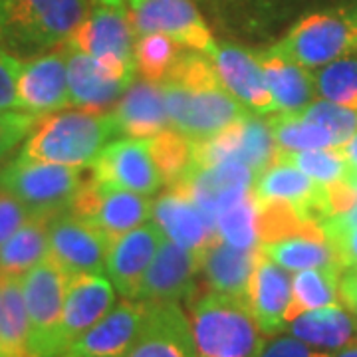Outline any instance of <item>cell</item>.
<instances>
[{
  "label": "cell",
  "instance_id": "f907efd6",
  "mask_svg": "<svg viewBox=\"0 0 357 357\" xmlns=\"http://www.w3.org/2000/svg\"><path fill=\"white\" fill-rule=\"evenodd\" d=\"M0 310H2V276H0Z\"/></svg>",
  "mask_w": 357,
  "mask_h": 357
},
{
  "label": "cell",
  "instance_id": "f1b7e54d",
  "mask_svg": "<svg viewBox=\"0 0 357 357\" xmlns=\"http://www.w3.org/2000/svg\"><path fill=\"white\" fill-rule=\"evenodd\" d=\"M266 88L272 96L274 112L278 114H300L314 102L316 82L307 68L284 60L266 52L258 58Z\"/></svg>",
  "mask_w": 357,
  "mask_h": 357
},
{
  "label": "cell",
  "instance_id": "ba28073f",
  "mask_svg": "<svg viewBox=\"0 0 357 357\" xmlns=\"http://www.w3.org/2000/svg\"><path fill=\"white\" fill-rule=\"evenodd\" d=\"M135 36L165 34L178 46L215 56L217 44L192 0H126Z\"/></svg>",
  "mask_w": 357,
  "mask_h": 357
},
{
  "label": "cell",
  "instance_id": "d6986e66",
  "mask_svg": "<svg viewBox=\"0 0 357 357\" xmlns=\"http://www.w3.org/2000/svg\"><path fill=\"white\" fill-rule=\"evenodd\" d=\"M115 288L103 274L72 276L66 292V304L58 328L60 357L82 333L93 328L114 307Z\"/></svg>",
  "mask_w": 357,
  "mask_h": 357
},
{
  "label": "cell",
  "instance_id": "44dd1931",
  "mask_svg": "<svg viewBox=\"0 0 357 357\" xmlns=\"http://www.w3.org/2000/svg\"><path fill=\"white\" fill-rule=\"evenodd\" d=\"M163 238L165 234L151 220L109 241L105 272L109 276V282L114 284L115 292H119L123 298L135 300L141 278L145 276Z\"/></svg>",
  "mask_w": 357,
  "mask_h": 357
},
{
  "label": "cell",
  "instance_id": "f6af8a7d",
  "mask_svg": "<svg viewBox=\"0 0 357 357\" xmlns=\"http://www.w3.org/2000/svg\"><path fill=\"white\" fill-rule=\"evenodd\" d=\"M330 243L337 252L342 268L357 266V227L335 234L330 238Z\"/></svg>",
  "mask_w": 357,
  "mask_h": 357
},
{
  "label": "cell",
  "instance_id": "5b68a950",
  "mask_svg": "<svg viewBox=\"0 0 357 357\" xmlns=\"http://www.w3.org/2000/svg\"><path fill=\"white\" fill-rule=\"evenodd\" d=\"M84 169L16 157L0 171V189L10 192L32 217L54 218L72 211L84 187Z\"/></svg>",
  "mask_w": 357,
  "mask_h": 357
},
{
  "label": "cell",
  "instance_id": "30bf717a",
  "mask_svg": "<svg viewBox=\"0 0 357 357\" xmlns=\"http://www.w3.org/2000/svg\"><path fill=\"white\" fill-rule=\"evenodd\" d=\"M195 165H213L218 161L234 159L250 167L256 177L274 163L278 155V145L270 117L246 114L243 119L220 131L213 139L195 143Z\"/></svg>",
  "mask_w": 357,
  "mask_h": 357
},
{
  "label": "cell",
  "instance_id": "83f0119b",
  "mask_svg": "<svg viewBox=\"0 0 357 357\" xmlns=\"http://www.w3.org/2000/svg\"><path fill=\"white\" fill-rule=\"evenodd\" d=\"M284 332L316 349L340 351L357 344V318L340 304L304 312L292 318Z\"/></svg>",
  "mask_w": 357,
  "mask_h": 357
},
{
  "label": "cell",
  "instance_id": "277c9868",
  "mask_svg": "<svg viewBox=\"0 0 357 357\" xmlns=\"http://www.w3.org/2000/svg\"><path fill=\"white\" fill-rule=\"evenodd\" d=\"M199 357H258L264 333L244 300L208 292L191 306Z\"/></svg>",
  "mask_w": 357,
  "mask_h": 357
},
{
  "label": "cell",
  "instance_id": "4316f807",
  "mask_svg": "<svg viewBox=\"0 0 357 357\" xmlns=\"http://www.w3.org/2000/svg\"><path fill=\"white\" fill-rule=\"evenodd\" d=\"M260 255V246L252 250H244L230 246L217 236L201 255V270L213 292L232 296L246 302Z\"/></svg>",
  "mask_w": 357,
  "mask_h": 357
},
{
  "label": "cell",
  "instance_id": "74e56055",
  "mask_svg": "<svg viewBox=\"0 0 357 357\" xmlns=\"http://www.w3.org/2000/svg\"><path fill=\"white\" fill-rule=\"evenodd\" d=\"M183 46L165 34H145L135 40L137 72L149 82H163L177 62Z\"/></svg>",
  "mask_w": 357,
  "mask_h": 357
},
{
  "label": "cell",
  "instance_id": "816d5d0a",
  "mask_svg": "<svg viewBox=\"0 0 357 357\" xmlns=\"http://www.w3.org/2000/svg\"><path fill=\"white\" fill-rule=\"evenodd\" d=\"M62 357H70V356H62Z\"/></svg>",
  "mask_w": 357,
  "mask_h": 357
},
{
  "label": "cell",
  "instance_id": "5bb4252c",
  "mask_svg": "<svg viewBox=\"0 0 357 357\" xmlns=\"http://www.w3.org/2000/svg\"><path fill=\"white\" fill-rule=\"evenodd\" d=\"M16 93L20 112L38 117L70 107L68 46L20 62Z\"/></svg>",
  "mask_w": 357,
  "mask_h": 357
},
{
  "label": "cell",
  "instance_id": "bcb514c9",
  "mask_svg": "<svg viewBox=\"0 0 357 357\" xmlns=\"http://www.w3.org/2000/svg\"><path fill=\"white\" fill-rule=\"evenodd\" d=\"M340 298L345 306L357 314V266L344 268L340 276Z\"/></svg>",
  "mask_w": 357,
  "mask_h": 357
},
{
  "label": "cell",
  "instance_id": "7402d4cb",
  "mask_svg": "<svg viewBox=\"0 0 357 357\" xmlns=\"http://www.w3.org/2000/svg\"><path fill=\"white\" fill-rule=\"evenodd\" d=\"M151 220L161 229L165 238L203 255L217 238V229L206 220L201 208L187 192L169 187L151 204Z\"/></svg>",
  "mask_w": 357,
  "mask_h": 357
},
{
  "label": "cell",
  "instance_id": "d590c367",
  "mask_svg": "<svg viewBox=\"0 0 357 357\" xmlns=\"http://www.w3.org/2000/svg\"><path fill=\"white\" fill-rule=\"evenodd\" d=\"M149 147L155 163L163 175V181L169 187H175L192 167L195 143L177 133L175 129H165L155 137H149Z\"/></svg>",
  "mask_w": 357,
  "mask_h": 357
},
{
  "label": "cell",
  "instance_id": "d4e9b609",
  "mask_svg": "<svg viewBox=\"0 0 357 357\" xmlns=\"http://www.w3.org/2000/svg\"><path fill=\"white\" fill-rule=\"evenodd\" d=\"M218 79L232 98L256 114L274 112L272 96L266 88L258 58L238 46H217L213 56Z\"/></svg>",
  "mask_w": 357,
  "mask_h": 357
},
{
  "label": "cell",
  "instance_id": "8fae6325",
  "mask_svg": "<svg viewBox=\"0 0 357 357\" xmlns=\"http://www.w3.org/2000/svg\"><path fill=\"white\" fill-rule=\"evenodd\" d=\"M151 204L149 197L89 178L77 192L72 213L100 230L107 241H114L145 225L151 218Z\"/></svg>",
  "mask_w": 357,
  "mask_h": 357
},
{
  "label": "cell",
  "instance_id": "4fadbf2b",
  "mask_svg": "<svg viewBox=\"0 0 357 357\" xmlns=\"http://www.w3.org/2000/svg\"><path fill=\"white\" fill-rule=\"evenodd\" d=\"M91 178L115 189L151 197L165 181L155 163L149 139H117L91 165Z\"/></svg>",
  "mask_w": 357,
  "mask_h": 357
},
{
  "label": "cell",
  "instance_id": "836d02e7",
  "mask_svg": "<svg viewBox=\"0 0 357 357\" xmlns=\"http://www.w3.org/2000/svg\"><path fill=\"white\" fill-rule=\"evenodd\" d=\"M274 139L280 153H298L314 149L337 147L333 137L324 128L310 123L298 114H278L270 117Z\"/></svg>",
  "mask_w": 357,
  "mask_h": 357
},
{
  "label": "cell",
  "instance_id": "7c38bea8",
  "mask_svg": "<svg viewBox=\"0 0 357 357\" xmlns=\"http://www.w3.org/2000/svg\"><path fill=\"white\" fill-rule=\"evenodd\" d=\"M256 173L241 161L227 159L213 165H195L173 189L187 192L215 227L220 211L241 201L255 189Z\"/></svg>",
  "mask_w": 357,
  "mask_h": 357
},
{
  "label": "cell",
  "instance_id": "f546056e",
  "mask_svg": "<svg viewBox=\"0 0 357 357\" xmlns=\"http://www.w3.org/2000/svg\"><path fill=\"white\" fill-rule=\"evenodd\" d=\"M50 258L48 218L32 217L0 246V274L22 276Z\"/></svg>",
  "mask_w": 357,
  "mask_h": 357
},
{
  "label": "cell",
  "instance_id": "60d3db41",
  "mask_svg": "<svg viewBox=\"0 0 357 357\" xmlns=\"http://www.w3.org/2000/svg\"><path fill=\"white\" fill-rule=\"evenodd\" d=\"M38 115L28 112H0V161L10 153L14 145H18L30 135V131L38 123Z\"/></svg>",
  "mask_w": 357,
  "mask_h": 357
},
{
  "label": "cell",
  "instance_id": "ac0fdd59",
  "mask_svg": "<svg viewBox=\"0 0 357 357\" xmlns=\"http://www.w3.org/2000/svg\"><path fill=\"white\" fill-rule=\"evenodd\" d=\"M128 357H199L191 321L178 302H147V314Z\"/></svg>",
  "mask_w": 357,
  "mask_h": 357
},
{
  "label": "cell",
  "instance_id": "2e32d148",
  "mask_svg": "<svg viewBox=\"0 0 357 357\" xmlns=\"http://www.w3.org/2000/svg\"><path fill=\"white\" fill-rule=\"evenodd\" d=\"M135 40L128 8L96 4L66 46L93 58H112L135 66Z\"/></svg>",
  "mask_w": 357,
  "mask_h": 357
},
{
  "label": "cell",
  "instance_id": "f35d334b",
  "mask_svg": "<svg viewBox=\"0 0 357 357\" xmlns=\"http://www.w3.org/2000/svg\"><path fill=\"white\" fill-rule=\"evenodd\" d=\"M276 159L290 163L296 169H300L304 175L318 183L321 187H328L332 183H337L342 178L349 177L347 165L340 147L330 149H314V151H298V153H280Z\"/></svg>",
  "mask_w": 357,
  "mask_h": 357
},
{
  "label": "cell",
  "instance_id": "7dc6e473",
  "mask_svg": "<svg viewBox=\"0 0 357 357\" xmlns=\"http://www.w3.org/2000/svg\"><path fill=\"white\" fill-rule=\"evenodd\" d=\"M340 151L344 155L345 165H347V173L349 177L357 178V131L345 141L344 145H337Z\"/></svg>",
  "mask_w": 357,
  "mask_h": 357
},
{
  "label": "cell",
  "instance_id": "ffe728a7",
  "mask_svg": "<svg viewBox=\"0 0 357 357\" xmlns=\"http://www.w3.org/2000/svg\"><path fill=\"white\" fill-rule=\"evenodd\" d=\"M147 314V302L123 300L112 307L93 328L82 333L66 349L70 357H121L128 356L135 337L139 335Z\"/></svg>",
  "mask_w": 357,
  "mask_h": 357
},
{
  "label": "cell",
  "instance_id": "8992f818",
  "mask_svg": "<svg viewBox=\"0 0 357 357\" xmlns=\"http://www.w3.org/2000/svg\"><path fill=\"white\" fill-rule=\"evenodd\" d=\"M274 56L304 68H321L357 52V4L302 18L272 50Z\"/></svg>",
  "mask_w": 357,
  "mask_h": 357
},
{
  "label": "cell",
  "instance_id": "7bdbcfd3",
  "mask_svg": "<svg viewBox=\"0 0 357 357\" xmlns=\"http://www.w3.org/2000/svg\"><path fill=\"white\" fill-rule=\"evenodd\" d=\"M30 218L32 215L14 199L10 192L0 189V246Z\"/></svg>",
  "mask_w": 357,
  "mask_h": 357
},
{
  "label": "cell",
  "instance_id": "d6a6232c",
  "mask_svg": "<svg viewBox=\"0 0 357 357\" xmlns=\"http://www.w3.org/2000/svg\"><path fill=\"white\" fill-rule=\"evenodd\" d=\"M260 248L272 262L286 268L288 272H300L307 268H342L337 252L330 241L292 236L276 243L262 244Z\"/></svg>",
  "mask_w": 357,
  "mask_h": 357
},
{
  "label": "cell",
  "instance_id": "6da1fadb",
  "mask_svg": "<svg viewBox=\"0 0 357 357\" xmlns=\"http://www.w3.org/2000/svg\"><path fill=\"white\" fill-rule=\"evenodd\" d=\"M171 129L192 143L213 139L248 114L220 84L213 56L183 48L161 82Z\"/></svg>",
  "mask_w": 357,
  "mask_h": 357
},
{
  "label": "cell",
  "instance_id": "e0dca14e",
  "mask_svg": "<svg viewBox=\"0 0 357 357\" xmlns=\"http://www.w3.org/2000/svg\"><path fill=\"white\" fill-rule=\"evenodd\" d=\"M201 270V255L163 238L145 276L141 278L135 300L141 302H178L195 292V278Z\"/></svg>",
  "mask_w": 357,
  "mask_h": 357
},
{
  "label": "cell",
  "instance_id": "681fc988",
  "mask_svg": "<svg viewBox=\"0 0 357 357\" xmlns=\"http://www.w3.org/2000/svg\"><path fill=\"white\" fill-rule=\"evenodd\" d=\"M93 4H105V6H121V8H128L126 0H93Z\"/></svg>",
  "mask_w": 357,
  "mask_h": 357
},
{
  "label": "cell",
  "instance_id": "c3c4849f",
  "mask_svg": "<svg viewBox=\"0 0 357 357\" xmlns=\"http://www.w3.org/2000/svg\"><path fill=\"white\" fill-rule=\"evenodd\" d=\"M332 357H357V344L349 345V347H344V349H340V351H335V354H332Z\"/></svg>",
  "mask_w": 357,
  "mask_h": 357
},
{
  "label": "cell",
  "instance_id": "ab89813d",
  "mask_svg": "<svg viewBox=\"0 0 357 357\" xmlns=\"http://www.w3.org/2000/svg\"><path fill=\"white\" fill-rule=\"evenodd\" d=\"M298 115L310 123H316L326 129L333 137L335 145H344L357 131V109L333 103L330 100L312 102Z\"/></svg>",
  "mask_w": 357,
  "mask_h": 357
},
{
  "label": "cell",
  "instance_id": "9a60e30c",
  "mask_svg": "<svg viewBox=\"0 0 357 357\" xmlns=\"http://www.w3.org/2000/svg\"><path fill=\"white\" fill-rule=\"evenodd\" d=\"M50 258L66 274H103L109 241L72 211L48 220Z\"/></svg>",
  "mask_w": 357,
  "mask_h": 357
},
{
  "label": "cell",
  "instance_id": "e575fe53",
  "mask_svg": "<svg viewBox=\"0 0 357 357\" xmlns=\"http://www.w3.org/2000/svg\"><path fill=\"white\" fill-rule=\"evenodd\" d=\"M217 236L230 246L252 250L260 246L258 238V204L255 191L220 211L215 222Z\"/></svg>",
  "mask_w": 357,
  "mask_h": 357
},
{
  "label": "cell",
  "instance_id": "3957f363",
  "mask_svg": "<svg viewBox=\"0 0 357 357\" xmlns=\"http://www.w3.org/2000/svg\"><path fill=\"white\" fill-rule=\"evenodd\" d=\"M119 133L112 112H56L40 117L18 155L44 163L88 169Z\"/></svg>",
  "mask_w": 357,
  "mask_h": 357
},
{
  "label": "cell",
  "instance_id": "7a4b0ae2",
  "mask_svg": "<svg viewBox=\"0 0 357 357\" xmlns=\"http://www.w3.org/2000/svg\"><path fill=\"white\" fill-rule=\"evenodd\" d=\"M89 0H0V48L26 62L66 46Z\"/></svg>",
  "mask_w": 357,
  "mask_h": 357
},
{
  "label": "cell",
  "instance_id": "8d00e7d4",
  "mask_svg": "<svg viewBox=\"0 0 357 357\" xmlns=\"http://www.w3.org/2000/svg\"><path fill=\"white\" fill-rule=\"evenodd\" d=\"M314 82L324 100L357 109V52L321 66Z\"/></svg>",
  "mask_w": 357,
  "mask_h": 357
},
{
  "label": "cell",
  "instance_id": "603a6c76",
  "mask_svg": "<svg viewBox=\"0 0 357 357\" xmlns=\"http://www.w3.org/2000/svg\"><path fill=\"white\" fill-rule=\"evenodd\" d=\"M252 191L258 201L288 203L310 220L319 225L326 222L324 187L286 161L274 159V163L256 177Z\"/></svg>",
  "mask_w": 357,
  "mask_h": 357
},
{
  "label": "cell",
  "instance_id": "cb8c5ba5",
  "mask_svg": "<svg viewBox=\"0 0 357 357\" xmlns=\"http://www.w3.org/2000/svg\"><path fill=\"white\" fill-rule=\"evenodd\" d=\"M246 304L264 335H274L284 330L292 304V276L286 268L272 262L264 252L260 255L250 280Z\"/></svg>",
  "mask_w": 357,
  "mask_h": 357
},
{
  "label": "cell",
  "instance_id": "52a82bcc",
  "mask_svg": "<svg viewBox=\"0 0 357 357\" xmlns=\"http://www.w3.org/2000/svg\"><path fill=\"white\" fill-rule=\"evenodd\" d=\"M70 276L52 258L22 274L30 357H60L58 328Z\"/></svg>",
  "mask_w": 357,
  "mask_h": 357
},
{
  "label": "cell",
  "instance_id": "1f68e13d",
  "mask_svg": "<svg viewBox=\"0 0 357 357\" xmlns=\"http://www.w3.org/2000/svg\"><path fill=\"white\" fill-rule=\"evenodd\" d=\"M340 276L342 268H307L292 276V304L288 310V321L304 312L335 306L340 302Z\"/></svg>",
  "mask_w": 357,
  "mask_h": 357
},
{
  "label": "cell",
  "instance_id": "484cf974",
  "mask_svg": "<svg viewBox=\"0 0 357 357\" xmlns=\"http://www.w3.org/2000/svg\"><path fill=\"white\" fill-rule=\"evenodd\" d=\"M121 133L135 139H149L171 128L165 93L159 82H133L112 112Z\"/></svg>",
  "mask_w": 357,
  "mask_h": 357
},
{
  "label": "cell",
  "instance_id": "9c48e42d",
  "mask_svg": "<svg viewBox=\"0 0 357 357\" xmlns=\"http://www.w3.org/2000/svg\"><path fill=\"white\" fill-rule=\"evenodd\" d=\"M135 66L112 58H93L68 46V88L70 105L88 112H105L135 79Z\"/></svg>",
  "mask_w": 357,
  "mask_h": 357
},
{
  "label": "cell",
  "instance_id": "ee69618b",
  "mask_svg": "<svg viewBox=\"0 0 357 357\" xmlns=\"http://www.w3.org/2000/svg\"><path fill=\"white\" fill-rule=\"evenodd\" d=\"M258 357H332L326 351H316L304 342L296 340L292 335L274 337L272 342L262 345Z\"/></svg>",
  "mask_w": 357,
  "mask_h": 357
},
{
  "label": "cell",
  "instance_id": "b9f144b4",
  "mask_svg": "<svg viewBox=\"0 0 357 357\" xmlns=\"http://www.w3.org/2000/svg\"><path fill=\"white\" fill-rule=\"evenodd\" d=\"M18 68H20V60H16L0 48V112L20 109L18 93H16Z\"/></svg>",
  "mask_w": 357,
  "mask_h": 357
},
{
  "label": "cell",
  "instance_id": "4dcf8cb0",
  "mask_svg": "<svg viewBox=\"0 0 357 357\" xmlns=\"http://www.w3.org/2000/svg\"><path fill=\"white\" fill-rule=\"evenodd\" d=\"M0 276H2L0 357H30L22 276H13V274H0Z\"/></svg>",
  "mask_w": 357,
  "mask_h": 357
}]
</instances>
